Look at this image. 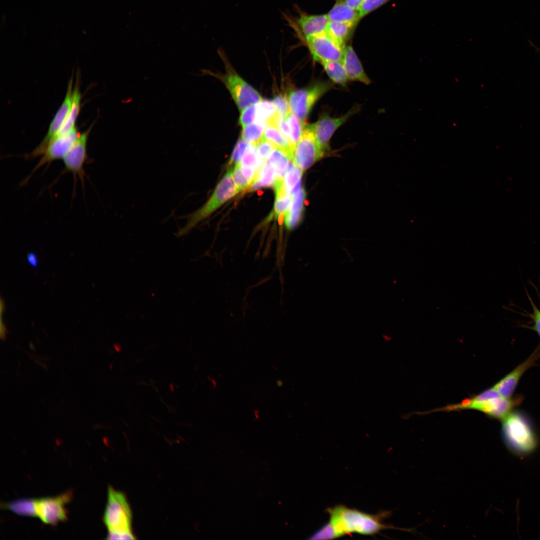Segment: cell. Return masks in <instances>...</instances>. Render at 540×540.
<instances>
[{
  "label": "cell",
  "instance_id": "6da1fadb",
  "mask_svg": "<svg viewBox=\"0 0 540 540\" xmlns=\"http://www.w3.org/2000/svg\"><path fill=\"white\" fill-rule=\"evenodd\" d=\"M478 383L461 337L437 366L414 403L401 416L369 434L372 445L358 458L354 471L364 472L378 465L397 446Z\"/></svg>",
  "mask_w": 540,
  "mask_h": 540
},
{
  "label": "cell",
  "instance_id": "7a4b0ae2",
  "mask_svg": "<svg viewBox=\"0 0 540 540\" xmlns=\"http://www.w3.org/2000/svg\"><path fill=\"white\" fill-rule=\"evenodd\" d=\"M439 155L481 222L525 199L514 181L464 140H456Z\"/></svg>",
  "mask_w": 540,
  "mask_h": 540
},
{
  "label": "cell",
  "instance_id": "3957f363",
  "mask_svg": "<svg viewBox=\"0 0 540 540\" xmlns=\"http://www.w3.org/2000/svg\"><path fill=\"white\" fill-rule=\"evenodd\" d=\"M186 249L170 263L158 268L147 289L126 316L129 343L143 345L151 360L157 354L167 370L170 344L168 328L175 321L174 284Z\"/></svg>",
  "mask_w": 540,
  "mask_h": 540
},
{
  "label": "cell",
  "instance_id": "277c9868",
  "mask_svg": "<svg viewBox=\"0 0 540 540\" xmlns=\"http://www.w3.org/2000/svg\"><path fill=\"white\" fill-rule=\"evenodd\" d=\"M145 160L143 155L137 163L129 198L102 243L90 274L63 305L50 310L51 318L61 319L84 311L99 285L119 264L141 217L146 182Z\"/></svg>",
  "mask_w": 540,
  "mask_h": 540
},
{
  "label": "cell",
  "instance_id": "5b68a950",
  "mask_svg": "<svg viewBox=\"0 0 540 540\" xmlns=\"http://www.w3.org/2000/svg\"><path fill=\"white\" fill-rule=\"evenodd\" d=\"M157 270L158 266L152 253L133 266L114 270L99 285L80 321L68 335L61 349L49 360V364L54 365L64 349L83 332L91 328L98 329L111 320L126 318Z\"/></svg>",
  "mask_w": 540,
  "mask_h": 540
},
{
  "label": "cell",
  "instance_id": "8992f818",
  "mask_svg": "<svg viewBox=\"0 0 540 540\" xmlns=\"http://www.w3.org/2000/svg\"><path fill=\"white\" fill-rule=\"evenodd\" d=\"M162 187L159 168L154 161L145 182L143 208L139 223L116 269L137 264L149 253L161 218Z\"/></svg>",
  "mask_w": 540,
  "mask_h": 540
},
{
  "label": "cell",
  "instance_id": "52a82bcc",
  "mask_svg": "<svg viewBox=\"0 0 540 540\" xmlns=\"http://www.w3.org/2000/svg\"><path fill=\"white\" fill-rule=\"evenodd\" d=\"M531 248L509 243L486 254L482 277L497 288L513 292L522 281L530 258Z\"/></svg>",
  "mask_w": 540,
  "mask_h": 540
},
{
  "label": "cell",
  "instance_id": "ba28073f",
  "mask_svg": "<svg viewBox=\"0 0 540 540\" xmlns=\"http://www.w3.org/2000/svg\"><path fill=\"white\" fill-rule=\"evenodd\" d=\"M479 323L483 331L504 335L518 341L532 324L527 323L519 314L513 292L497 288Z\"/></svg>",
  "mask_w": 540,
  "mask_h": 540
},
{
  "label": "cell",
  "instance_id": "9c48e42d",
  "mask_svg": "<svg viewBox=\"0 0 540 540\" xmlns=\"http://www.w3.org/2000/svg\"><path fill=\"white\" fill-rule=\"evenodd\" d=\"M537 373H540V327L532 322L517 341L509 361L502 368L500 380Z\"/></svg>",
  "mask_w": 540,
  "mask_h": 540
},
{
  "label": "cell",
  "instance_id": "30bf717a",
  "mask_svg": "<svg viewBox=\"0 0 540 540\" xmlns=\"http://www.w3.org/2000/svg\"><path fill=\"white\" fill-rule=\"evenodd\" d=\"M540 240V202L524 199L512 207L510 243L531 248Z\"/></svg>",
  "mask_w": 540,
  "mask_h": 540
},
{
  "label": "cell",
  "instance_id": "8fae6325",
  "mask_svg": "<svg viewBox=\"0 0 540 540\" xmlns=\"http://www.w3.org/2000/svg\"><path fill=\"white\" fill-rule=\"evenodd\" d=\"M512 207L503 209L482 221L478 247L486 255L499 249L511 240Z\"/></svg>",
  "mask_w": 540,
  "mask_h": 540
},
{
  "label": "cell",
  "instance_id": "7c38bea8",
  "mask_svg": "<svg viewBox=\"0 0 540 540\" xmlns=\"http://www.w3.org/2000/svg\"><path fill=\"white\" fill-rule=\"evenodd\" d=\"M463 340L467 359L478 382L488 379L499 371L495 360L483 345L478 324L471 327L469 333L463 336Z\"/></svg>",
  "mask_w": 540,
  "mask_h": 540
},
{
  "label": "cell",
  "instance_id": "4fadbf2b",
  "mask_svg": "<svg viewBox=\"0 0 540 540\" xmlns=\"http://www.w3.org/2000/svg\"><path fill=\"white\" fill-rule=\"evenodd\" d=\"M497 287L487 282L483 277L478 279L470 291L465 303L458 329L479 324Z\"/></svg>",
  "mask_w": 540,
  "mask_h": 540
},
{
  "label": "cell",
  "instance_id": "5bb4252c",
  "mask_svg": "<svg viewBox=\"0 0 540 540\" xmlns=\"http://www.w3.org/2000/svg\"><path fill=\"white\" fill-rule=\"evenodd\" d=\"M514 302L520 316L529 324L540 305V283L524 275L513 291Z\"/></svg>",
  "mask_w": 540,
  "mask_h": 540
},
{
  "label": "cell",
  "instance_id": "9a60e30c",
  "mask_svg": "<svg viewBox=\"0 0 540 540\" xmlns=\"http://www.w3.org/2000/svg\"><path fill=\"white\" fill-rule=\"evenodd\" d=\"M480 336L484 347L495 360L499 370H502L509 361L517 341L501 334L483 331L481 328Z\"/></svg>",
  "mask_w": 540,
  "mask_h": 540
},
{
  "label": "cell",
  "instance_id": "2e32d148",
  "mask_svg": "<svg viewBox=\"0 0 540 540\" xmlns=\"http://www.w3.org/2000/svg\"><path fill=\"white\" fill-rule=\"evenodd\" d=\"M54 522L63 533L72 535L77 527V519L73 509L66 505L61 504L57 506L53 512Z\"/></svg>",
  "mask_w": 540,
  "mask_h": 540
},
{
  "label": "cell",
  "instance_id": "e0dca14e",
  "mask_svg": "<svg viewBox=\"0 0 540 540\" xmlns=\"http://www.w3.org/2000/svg\"><path fill=\"white\" fill-rule=\"evenodd\" d=\"M525 275L540 283V243L532 247Z\"/></svg>",
  "mask_w": 540,
  "mask_h": 540
},
{
  "label": "cell",
  "instance_id": "ac0fdd59",
  "mask_svg": "<svg viewBox=\"0 0 540 540\" xmlns=\"http://www.w3.org/2000/svg\"><path fill=\"white\" fill-rule=\"evenodd\" d=\"M533 319H534V324L540 327V305L537 307L534 313Z\"/></svg>",
  "mask_w": 540,
  "mask_h": 540
}]
</instances>
